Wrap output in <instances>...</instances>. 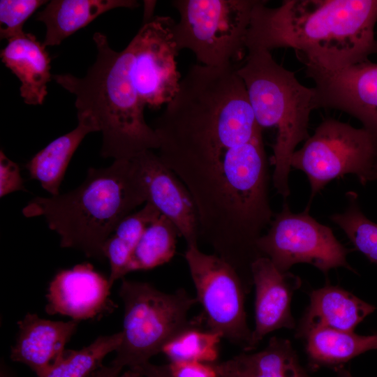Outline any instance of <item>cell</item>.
I'll use <instances>...</instances> for the list:
<instances>
[{
	"mask_svg": "<svg viewBox=\"0 0 377 377\" xmlns=\"http://www.w3.org/2000/svg\"><path fill=\"white\" fill-rule=\"evenodd\" d=\"M1 50L5 66L21 82L20 96L28 105H42L50 81L51 59L45 47L31 33L9 39Z\"/></svg>",
	"mask_w": 377,
	"mask_h": 377,
	"instance_id": "e0dca14e",
	"label": "cell"
},
{
	"mask_svg": "<svg viewBox=\"0 0 377 377\" xmlns=\"http://www.w3.org/2000/svg\"><path fill=\"white\" fill-rule=\"evenodd\" d=\"M302 340L311 371L321 368L336 371L359 355L377 349V334L360 335L328 327L313 329Z\"/></svg>",
	"mask_w": 377,
	"mask_h": 377,
	"instance_id": "ffe728a7",
	"label": "cell"
},
{
	"mask_svg": "<svg viewBox=\"0 0 377 377\" xmlns=\"http://www.w3.org/2000/svg\"><path fill=\"white\" fill-rule=\"evenodd\" d=\"M236 71L244 83L258 124L277 130L272 181L286 198L290 194L292 156L297 145L309 138V117L318 109L316 89L302 84L293 71L279 64L264 49L247 50L244 64Z\"/></svg>",
	"mask_w": 377,
	"mask_h": 377,
	"instance_id": "277c9868",
	"label": "cell"
},
{
	"mask_svg": "<svg viewBox=\"0 0 377 377\" xmlns=\"http://www.w3.org/2000/svg\"><path fill=\"white\" fill-rule=\"evenodd\" d=\"M119 294L124 306L122 338L111 364L121 369L149 362L180 333L200 327V318H188L197 299L184 288L166 293L148 283L123 278Z\"/></svg>",
	"mask_w": 377,
	"mask_h": 377,
	"instance_id": "5b68a950",
	"label": "cell"
},
{
	"mask_svg": "<svg viewBox=\"0 0 377 377\" xmlns=\"http://www.w3.org/2000/svg\"><path fill=\"white\" fill-rule=\"evenodd\" d=\"M255 287V327L248 352L256 348L263 338L280 329L296 328L291 313V301L302 286L301 279L290 272H281L265 256L251 265Z\"/></svg>",
	"mask_w": 377,
	"mask_h": 377,
	"instance_id": "4fadbf2b",
	"label": "cell"
},
{
	"mask_svg": "<svg viewBox=\"0 0 377 377\" xmlns=\"http://www.w3.org/2000/svg\"><path fill=\"white\" fill-rule=\"evenodd\" d=\"M93 40L96 59L84 77L58 74L52 78L75 96L77 114L91 117L102 133V156L132 159L145 151L158 149V138L145 121V106L131 77L128 49L112 50L100 32Z\"/></svg>",
	"mask_w": 377,
	"mask_h": 377,
	"instance_id": "3957f363",
	"label": "cell"
},
{
	"mask_svg": "<svg viewBox=\"0 0 377 377\" xmlns=\"http://www.w3.org/2000/svg\"><path fill=\"white\" fill-rule=\"evenodd\" d=\"M256 0L246 50L293 49L304 66L340 70L377 53V0Z\"/></svg>",
	"mask_w": 377,
	"mask_h": 377,
	"instance_id": "6da1fadb",
	"label": "cell"
},
{
	"mask_svg": "<svg viewBox=\"0 0 377 377\" xmlns=\"http://www.w3.org/2000/svg\"><path fill=\"white\" fill-rule=\"evenodd\" d=\"M217 368L221 377H311L291 341L277 337H271L262 350L243 352L217 362Z\"/></svg>",
	"mask_w": 377,
	"mask_h": 377,
	"instance_id": "ac0fdd59",
	"label": "cell"
},
{
	"mask_svg": "<svg viewBox=\"0 0 377 377\" xmlns=\"http://www.w3.org/2000/svg\"><path fill=\"white\" fill-rule=\"evenodd\" d=\"M178 236L177 227L161 214L144 230L131 255L128 273L153 269L169 262L175 255Z\"/></svg>",
	"mask_w": 377,
	"mask_h": 377,
	"instance_id": "603a6c76",
	"label": "cell"
},
{
	"mask_svg": "<svg viewBox=\"0 0 377 377\" xmlns=\"http://www.w3.org/2000/svg\"><path fill=\"white\" fill-rule=\"evenodd\" d=\"M121 371V368L111 364L109 366L102 365L90 377H119Z\"/></svg>",
	"mask_w": 377,
	"mask_h": 377,
	"instance_id": "4dcf8cb0",
	"label": "cell"
},
{
	"mask_svg": "<svg viewBox=\"0 0 377 377\" xmlns=\"http://www.w3.org/2000/svg\"><path fill=\"white\" fill-rule=\"evenodd\" d=\"M135 0H52L36 16L43 22L46 34L43 45H59L65 38L86 27L100 15L114 8H135Z\"/></svg>",
	"mask_w": 377,
	"mask_h": 377,
	"instance_id": "d6986e66",
	"label": "cell"
},
{
	"mask_svg": "<svg viewBox=\"0 0 377 377\" xmlns=\"http://www.w3.org/2000/svg\"><path fill=\"white\" fill-rule=\"evenodd\" d=\"M376 309L343 288L326 284L310 292L309 304L296 325L295 337L302 339L318 327L354 331Z\"/></svg>",
	"mask_w": 377,
	"mask_h": 377,
	"instance_id": "2e32d148",
	"label": "cell"
},
{
	"mask_svg": "<svg viewBox=\"0 0 377 377\" xmlns=\"http://www.w3.org/2000/svg\"><path fill=\"white\" fill-rule=\"evenodd\" d=\"M121 338V332L100 336L81 350H65L43 377H90L103 365L105 356L116 351Z\"/></svg>",
	"mask_w": 377,
	"mask_h": 377,
	"instance_id": "cb8c5ba5",
	"label": "cell"
},
{
	"mask_svg": "<svg viewBox=\"0 0 377 377\" xmlns=\"http://www.w3.org/2000/svg\"><path fill=\"white\" fill-rule=\"evenodd\" d=\"M78 124L35 154L26 164L30 178L38 181L51 195L60 194L59 188L67 167L77 148L89 133L98 131L93 119L77 114Z\"/></svg>",
	"mask_w": 377,
	"mask_h": 377,
	"instance_id": "44dd1931",
	"label": "cell"
},
{
	"mask_svg": "<svg viewBox=\"0 0 377 377\" xmlns=\"http://www.w3.org/2000/svg\"><path fill=\"white\" fill-rule=\"evenodd\" d=\"M0 377H12L5 367H1Z\"/></svg>",
	"mask_w": 377,
	"mask_h": 377,
	"instance_id": "836d02e7",
	"label": "cell"
},
{
	"mask_svg": "<svg viewBox=\"0 0 377 377\" xmlns=\"http://www.w3.org/2000/svg\"><path fill=\"white\" fill-rule=\"evenodd\" d=\"M184 258L202 307V321L208 330L248 352L252 330L245 311L247 294L236 270L215 253L202 252L198 244L187 245Z\"/></svg>",
	"mask_w": 377,
	"mask_h": 377,
	"instance_id": "ba28073f",
	"label": "cell"
},
{
	"mask_svg": "<svg viewBox=\"0 0 377 377\" xmlns=\"http://www.w3.org/2000/svg\"><path fill=\"white\" fill-rule=\"evenodd\" d=\"M134 159L144 184L147 202L173 223L187 245L198 244L197 211L186 186L152 150L145 151Z\"/></svg>",
	"mask_w": 377,
	"mask_h": 377,
	"instance_id": "7c38bea8",
	"label": "cell"
},
{
	"mask_svg": "<svg viewBox=\"0 0 377 377\" xmlns=\"http://www.w3.org/2000/svg\"><path fill=\"white\" fill-rule=\"evenodd\" d=\"M305 73L315 83L318 108L348 113L377 139V63L367 59L334 71L306 66Z\"/></svg>",
	"mask_w": 377,
	"mask_h": 377,
	"instance_id": "8fae6325",
	"label": "cell"
},
{
	"mask_svg": "<svg viewBox=\"0 0 377 377\" xmlns=\"http://www.w3.org/2000/svg\"><path fill=\"white\" fill-rule=\"evenodd\" d=\"M25 191L19 165L0 151V197L17 191Z\"/></svg>",
	"mask_w": 377,
	"mask_h": 377,
	"instance_id": "f1b7e54d",
	"label": "cell"
},
{
	"mask_svg": "<svg viewBox=\"0 0 377 377\" xmlns=\"http://www.w3.org/2000/svg\"><path fill=\"white\" fill-rule=\"evenodd\" d=\"M160 215L154 206L146 202L141 209L125 217L108 238L103 253L110 263L108 281L111 288L117 280L128 274L131 255L144 230Z\"/></svg>",
	"mask_w": 377,
	"mask_h": 377,
	"instance_id": "7402d4cb",
	"label": "cell"
},
{
	"mask_svg": "<svg viewBox=\"0 0 377 377\" xmlns=\"http://www.w3.org/2000/svg\"><path fill=\"white\" fill-rule=\"evenodd\" d=\"M119 377H146V376L136 371H134L132 369H127L125 372L121 373Z\"/></svg>",
	"mask_w": 377,
	"mask_h": 377,
	"instance_id": "1f68e13d",
	"label": "cell"
},
{
	"mask_svg": "<svg viewBox=\"0 0 377 377\" xmlns=\"http://www.w3.org/2000/svg\"><path fill=\"white\" fill-rule=\"evenodd\" d=\"M256 0H175L179 20L172 27L178 51L187 49L200 64L235 66L246 50Z\"/></svg>",
	"mask_w": 377,
	"mask_h": 377,
	"instance_id": "8992f818",
	"label": "cell"
},
{
	"mask_svg": "<svg viewBox=\"0 0 377 377\" xmlns=\"http://www.w3.org/2000/svg\"><path fill=\"white\" fill-rule=\"evenodd\" d=\"M347 196L349 205L346 210L332 215L330 219L343 230L355 249L377 265V223L362 212L356 193L348 192Z\"/></svg>",
	"mask_w": 377,
	"mask_h": 377,
	"instance_id": "484cf974",
	"label": "cell"
},
{
	"mask_svg": "<svg viewBox=\"0 0 377 377\" xmlns=\"http://www.w3.org/2000/svg\"><path fill=\"white\" fill-rule=\"evenodd\" d=\"M146 377H172L165 364L156 365L149 362L134 369Z\"/></svg>",
	"mask_w": 377,
	"mask_h": 377,
	"instance_id": "f546056e",
	"label": "cell"
},
{
	"mask_svg": "<svg viewBox=\"0 0 377 377\" xmlns=\"http://www.w3.org/2000/svg\"><path fill=\"white\" fill-rule=\"evenodd\" d=\"M175 22L168 16L152 17L126 46L133 82L141 102L151 108L168 104L179 87Z\"/></svg>",
	"mask_w": 377,
	"mask_h": 377,
	"instance_id": "30bf717a",
	"label": "cell"
},
{
	"mask_svg": "<svg viewBox=\"0 0 377 377\" xmlns=\"http://www.w3.org/2000/svg\"><path fill=\"white\" fill-rule=\"evenodd\" d=\"M223 339L216 332L193 327L180 333L162 349L169 362L199 361L217 362L219 343Z\"/></svg>",
	"mask_w": 377,
	"mask_h": 377,
	"instance_id": "d4e9b609",
	"label": "cell"
},
{
	"mask_svg": "<svg viewBox=\"0 0 377 377\" xmlns=\"http://www.w3.org/2000/svg\"><path fill=\"white\" fill-rule=\"evenodd\" d=\"M336 371L337 377H354L350 371L346 369L344 367L338 369Z\"/></svg>",
	"mask_w": 377,
	"mask_h": 377,
	"instance_id": "d6a6232c",
	"label": "cell"
},
{
	"mask_svg": "<svg viewBox=\"0 0 377 377\" xmlns=\"http://www.w3.org/2000/svg\"><path fill=\"white\" fill-rule=\"evenodd\" d=\"M377 139L364 128H356L334 119L323 121L290 166L307 176L313 197L331 180L354 174L365 185L377 179Z\"/></svg>",
	"mask_w": 377,
	"mask_h": 377,
	"instance_id": "52a82bcc",
	"label": "cell"
},
{
	"mask_svg": "<svg viewBox=\"0 0 377 377\" xmlns=\"http://www.w3.org/2000/svg\"><path fill=\"white\" fill-rule=\"evenodd\" d=\"M376 172H377V165H376Z\"/></svg>",
	"mask_w": 377,
	"mask_h": 377,
	"instance_id": "e575fe53",
	"label": "cell"
},
{
	"mask_svg": "<svg viewBox=\"0 0 377 377\" xmlns=\"http://www.w3.org/2000/svg\"><path fill=\"white\" fill-rule=\"evenodd\" d=\"M147 195L134 158L114 160L104 168H89L76 188L50 197H36L22 209L25 217L43 216L60 236V246L105 259L103 248L117 226Z\"/></svg>",
	"mask_w": 377,
	"mask_h": 377,
	"instance_id": "7a4b0ae2",
	"label": "cell"
},
{
	"mask_svg": "<svg viewBox=\"0 0 377 377\" xmlns=\"http://www.w3.org/2000/svg\"><path fill=\"white\" fill-rule=\"evenodd\" d=\"M217 362L177 361L165 365L172 377H221Z\"/></svg>",
	"mask_w": 377,
	"mask_h": 377,
	"instance_id": "83f0119b",
	"label": "cell"
},
{
	"mask_svg": "<svg viewBox=\"0 0 377 377\" xmlns=\"http://www.w3.org/2000/svg\"><path fill=\"white\" fill-rule=\"evenodd\" d=\"M19 332L10 358L27 365L38 377L63 356L65 346L75 333L77 321H53L28 313L18 323Z\"/></svg>",
	"mask_w": 377,
	"mask_h": 377,
	"instance_id": "9a60e30c",
	"label": "cell"
},
{
	"mask_svg": "<svg viewBox=\"0 0 377 377\" xmlns=\"http://www.w3.org/2000/svg\"><path fill=\"white\" fill-rule=\"evenodd\" d=\"M111 287L108 279L89 263L59 271L47 294L45 311L78 321L96 316L107 307Z\"/></svg>",
	"mask_w": 377,
	"mask_h": 377,
	"instance_id": "5bb4252c",
	"label": "cell"
},
{
	"mask_svg": "<svg viewBox=\"0 0 377 377\" xmlns=\"http://www.w3.org/2000/svg\"><path fill=\"white\" fill-rule=\"evenodd\" d=\"M43 0H1L0 36L8 40L24 33L27 20L42 5Z\"/></svg>",
	"mask_w": 377,
	"mask_h": 377,
	"instance_id": "4316f807",
	"label": "cell"
},
{
	"mask_svg": "<svg viewBox=\"0 0 377 377\" xmlns=\"http://www.w3.org/2000/svg\"><path fill=\"white\" fill-rule=\"evenodd\" d=\"M257 247L281 272H288L295 264L308 263L325 274L341 267L355 272L347 261L352 250L338 241L331 228L311 217L309 208L294 214L285 203L267 232L258 239Z\"/></svg>",
	"mask_w": 377,
	"mask_h": 377,
	"instance_id": "9c48e42d",
	"label": "cell"
}]
</instances>
